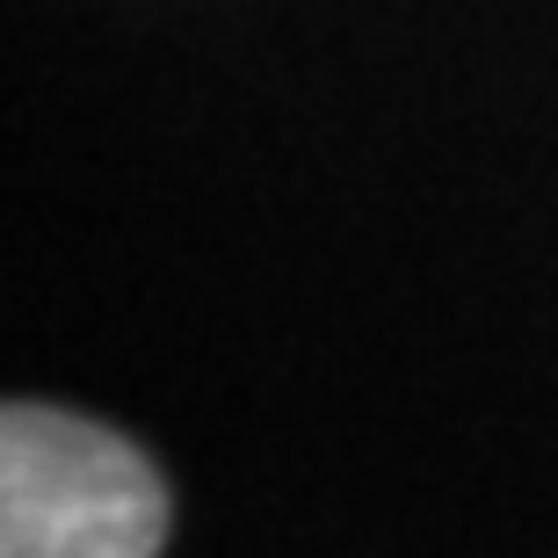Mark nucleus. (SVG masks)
<instances>
[{
  "label": "nucleus",
  "instance_id": "obj_1",
  "mask_svg": "<svg viewBox=\"0 0 558 558\" xmlns=\"http://www.w3.org/2000/svg\"><path fill=\"white\" fill-rule=\"evenodd\" d=\"M167 478L117 428L44 399L0 414V558H160Z\"/></svg>",
  "mask_w": 558,
  "mask_h": 558
}]
</instances>
